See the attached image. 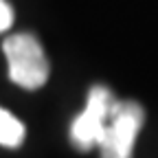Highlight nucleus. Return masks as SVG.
Masks as SVG:
<instances>
[{"label":"nucleus","instance_id":"nucleus-1","mask_svg":"<svg viewBox=\"0 0 158 158\" xmlns=\"http://www.w3.org/2000/svg\"><path fill=\"white\" fill-rule=\"evenodd\" d=\"M11 81L24 90H37L48 79V59L42 44L31 33H15L2 44Z\"/></svg>","mask_w":158,"mask_h":158},{"label":"nucleus","instance_id":"nucleus-2","mask_svg":"<svg viewBox=\"0 0 158 158\" xmlns=\"http://www.w3.org/2000/svg\"><path fill=\"white\" fill-rule=\"evenodd\" d=\"M145 112L136 101H114L101 136V158H132L134 141L143 127Z\"/></svg>","mask_w":158,"mask_h":158},{"label":"nucleus","instance_id":"nucleus-3","mask_svg":"<svg viewBox=\"0 0 158 158\" xmlns=\"http://www.w3.org/2000/svg\"><path fill=\"white\" fill-rule=\"evenodd\" d=\"M112 103H114L112 92L106 86L90 88L86 108L73 121V127H70V138L77 145V149L88 152L92 147H99L106 125H108V118H110Z\"/></svg>","mask_w":158,"mask_h":158},{"label":"nucleus","instance_id":"nucleus-4","mask_svg":"<svg viewBox=\"0 0 158 158\" xmlns=\"http://www.w3.org/2000/svg\"><path fill=\"white\" fill-rule=\"evenodd\" d=\"M22 141H24V125L11 112L0 108V145L18 147Z\"/></svg>","mask_w":158,"mask_h":158},{"label":"nucleus","instance_id":"nucleus-5","mask_svg":"<svg viewBox=\"0 0 158 158\" xmlns=\"http://www.w3.org/2000/svg\"><path fill=\"white\" fill-rule=\"evenodd\" d=\"M13 24V9L7 0H0V33H5Z\"/></svg>","mask_w":158,"mask_h":158}]
</instances>
